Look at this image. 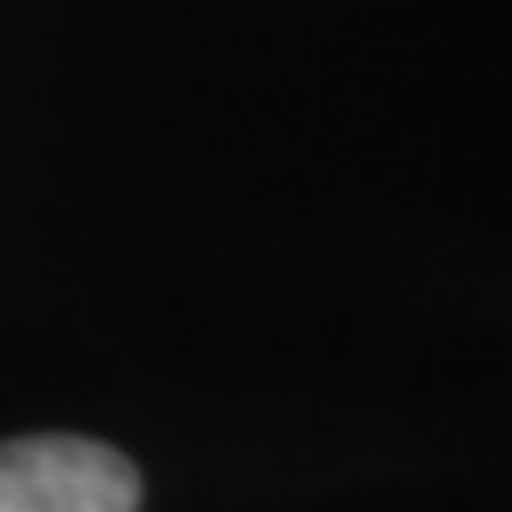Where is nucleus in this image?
<instances>
[{
  "mask_svg": "<svg viewBox=\"0 0 512 512\" xmlns=\"http://www.w3.org/2000/svg\"><path fill=\"white\" fill-rule=\"evenodd\" d=\"M140 473L100 439H7L0 512H133Z\"/></svg>",
  "mask_w": 512,
  "mask_h": 512,
  "instance_id": "obj_1",
  "label": "nucleus"
}]
</instances>
